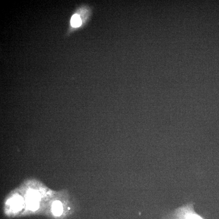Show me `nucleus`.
<instances>
[{
  "instance_id": "obj_1",
  "label": "nucleus",
  "mask_w": 219,
  "mask_h": 219,
  "mask_svg": "<svg viewBox=\"0 0 219 219\" xmlns=\"http://www.w3.org/2000/svg\"><path fill=\"white\" fill-rule=\"evenodd\" d=\"M164 219H204L197 214L191 205L179 208Z\"/></svg>"
},
{
  "instance_id": "obj_5",
  "label": "nucleus",
  "mask_w": 219,
  "mask_h": 219,
  "mask_svg": "<svg viewBox=\"0 0 219 219\" xmlns=\"http://www.w3.org/2000/svg\"><path fill=\"white\" fill-rule=\"evenodd\" d=\"M27 205L30 210L35 211L39 208V205L38 201L28 199Z\"/></svg>"
},
{
  "instance_id": "obj_7",
  "label": "nucleus",
  "mask_w": 219,
  "mask_h": 219,
  "mask_svg": "<svg viewBox=\"0 0 219 219\" xmlns=\"http://www.w3.org/2000/svg\"><path fill=\"white\" fill-rule=\"evenodd\" d=\"M68 209H70V208L69 207L68 208Z\"/></svg>"
},
{
  "instance_id": "obj_4",
  "label": "nucleus",
  "mask_w": 219,
  "mask_h": 219,
  "mask_svg": "<svg viewBox=\"0 0 219 219\" xmlns=\"http://www.w3.org/2000/svg\"><path fill=\"white\" fill-rule=\"evenodd\" d=\"M71 23L72 25L74 27H80L82 24V21L80 16L77 14L74 15L71 19Z\"/></svg>"
},
{
  "instance_id": "obj_2",
  "label": "nucleus",
  "mask_w": 219,
  "mask_h": 219,
  "mask_svg": "<svg viewBox=\"0 0 219 219\" xmlns=\"http://www.w3.org/2000/svg\"><path fill=\"white\" fill-rule=\"evenodd\" d=\"M52 210L55 216H61L63 213V208L62 203L59 201H56L53 203Z\"/></svg>"
},
{
  "instance_id": "obj_6",
  "label": "nucleus",
  "mask_w": 219,
  "mask_h": 219,
  "mask_svg": "<svg viewBox=\"0 0 219 219\" xmlns=\"http://www.w3.org/2000/svg\"><path fill=\"white\" fill-rule=\"evenodd\" d=\"M28 199L38 201L40 199V196L38 192L31 191L28 192Z\"/></svg>"
},
{
  "instance_id": "obj_3",
  "label": "nucleus",
  "mask_w": 219,
  "mask_h": 219,
  "mask_svg": "<svg viewBox=\"0 0 219 219\" xmlns=\"http://www.w3.org/2000/svg\"><path fill=\"white\" fill-rule=\"evenodd\" d=\"M23 205V201L20 197H16L13 198L11 201V206L13 209L18 210L21 209Z\"/></svg>"
}]
</instances>
